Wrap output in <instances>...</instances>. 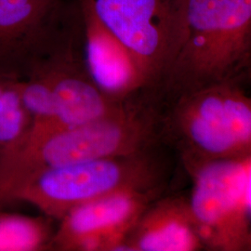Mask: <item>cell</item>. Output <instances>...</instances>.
<instances>
[{
	"label": "cell",
	"instance_id": "1",
	"mask_svg": "<svg viewBox=\"0 0 251 251\" xmlns=\"http://www.w3.org/2000/svg\"><path fill=\"white\" fill-rule=\"evenodd\" d=\"M251 70V0H179L161 101L220 83L247 84Z\"/></svg>",
	"mask_w": 251,
	"mask_h": 251
},
{
	"label": "cell",
	"instance_id": "2",
	"mask_svg": "<svg viewBox=\"0 0 251 251\" xmlns=\"http://www.w3.org/2000/svg\"><path fill=\"white\" fill-rule=\"evenodd\" d=\"M161 103L142 92L102 117L0 156V205L41 171L162 146Z\"/></svg>",
	"mask_w": 251,
	"mask_h": 251
},
{
	"label": "cell",
	"instance_id": "3",
	"mask_svg": "<svg viewBox=\"0 0 251 251\" xmlns=\"http://www.w3.org/2000/svg\"><path fill=\"white\" fill-rule=\"evenodd\" d=\"M246 83L225 82L161 101L162 144L185 171L251 155V99Z\"/></svg>",
	"mask_w": 251,
	"mask_h": 251
},
{
	"label": "cell",
	"instance_id": "4",
	"mask_svg": "<svg viewBox=\"0 0 251 251\" xmlns=\"http://www.w3.org/2000/svg\"><path fill=\"white\" fill-rule=\"evenodd\" d=\"M166 149L162 145L41 171L14 192L10 203L25 202L60 221L74 208L113 194L167 190L171 164Z\"/></svg>",
	"mask_w": 251,
	"mask_h": 251
},
{
	"label": "cell",
	"instance_id": "5",
	"mask_svg": "<svg viewBox=\"0 0 251 251\" xmlns=\"http://www.w3.org/2000/svg\"><path fill=\"white\" fill-rule=\"evenodd\" d=\"M190 211L205 251H251V155L206 162L186 172Z\"/></svg>",
	"mask_w": 251,
	"mask_h": 251
},
{
	"label": "cell",
	"instance_id": "6",
	"mask_svg": "<svg viewBox=\"0 0 251 251\" xmlns=\"http://www.w3.org/2000/svg\"><path fill=\"white\" fill-rule=\"evenodd\" d=\"M30 74L45 80L55 100L53 119L32 144L102 117L123 103L108 100L90 76L84 56V25L79 0L73 1L50 45Z\"/></svg>",
	"mask_w": 251,
	"mask_h": 251
},
{
	"label": "cell",
	"instance_id": "7",
	"mask_svg": "<svg viewBox=\"0 0 251 251\" xmlns=\"http://www.w3.org/2000/svg\"><path fill=\"white\" fill-rule=\"evenodd\" d=\"M130 54L157 94L173 57L179 0H79Z\"/></svg>",
	"mask_w": 251,
	"mask_h": 251
},
{
	"label": "cell",
	"instance_id": "8",
	"mask_svg": "<svg viewBox=\"0 0 251 251\" xmlns=\"http://www.w3.org/2000/svg\"><path fill=\"white\" fill-rule=\"evenodd\" d=\"M166 191L121 192L74 208L59 221L50 251H123L137 218Z\"/></svg>",
	"mask_w": 251,
	"mask_h": 251
},
{
	"label": "cell",
	"instance_id": "9",
	"mask_svg": "<svg viewBox=\"0 0 251 251\" xmlns=\"http://www.w3.org/2000/svg\"><path fill=\"white\" fill-rule=\"evenodd\" d=\"M72 0H0V76L25 79Z\"/></svg>",
	"mask_w": 251,
	"mask_h": 251
},
{
	"label": "cell",
	"instance_id": "10",
	"mask_svg": "<svg viewBox=\"0 0 251 251\" xmlns=\"http://www.w3.org/2000/svg\"><path fill=\"white\" fill-rule=\"evenodd\" d=\"M80 7L85 61L100 91L114 102H124L142 92H148L130 54L81 3Z\"/></svg>",
	"mask_w": 251,
	"mask_h": 251
},
{
	"label": "cell",
	"instance_id": "11",
	"mask_svg": "<svg viewBox=\"0 0 251 251\" xmlns=\"http://www.w3.org/2000/svg\"><path fill=\"white\" fill-rule=\"evenodd\" d=\"M205 247L190 211L188 198L162 195L139 215L123 243V251H199Z\"/></svg>",
	"mask_w": 251,
	"mask_h": 251
},
{
	"label": "cell",
	"instance_id": "12",
	"mask_svg": "<svg viewBox=\"0 0 251 251\" xmlns=\"http://www.w3.org/2000/svg\"><path fill=\"white\" fill-rule=\"evenodd\" d=\"M53 219L0 212V251H50Z\"/></svg>",
	"mask_w": 251,
	"mask_h": 251
},
{
	"label": "cell",
	"instance_id": "13",
	"mask_svg": "<svg viewBox=\"0 0 251 251\" xmlns=\"http://www.w3.org/2000/svg\"><path fill=\"white\" fill-rule=\"evenodd\" d=\"M20 83L21 79H11L0 98V156L18 149L32 127Z\"/></svg>",
	"mask_w": 251,
	"mask_h": 251
},
{
	"label": "cell",
	"instance_id": "14",
	"mask_svg": "<svg viewBox=\"0 0 251 251\" xmlns=\"http://www.w3.org/2000/svg\"><path fill=\"white\" fill-rule=\"evenodd\" d=\"M13 78H8V77H3L0 76V98L2 96V94L4 93V91L6 90V88L8 87L9 82Z\"/></svg>",
	"mask_w": 251,
	"mask_h": 251
}]
</instances>
